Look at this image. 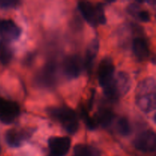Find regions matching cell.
I'll list each match as a JSON object with an SVG mask.
<instances>
[{
  "label": "cell",
  "instance_id": "6da1fadb",
  "mask_svg": "<svg viewBox=\"0 0 156 156\" xmlns=\"http://www.w3.org/2000/svg\"><path fill=\"white\" fill-rule=\"evenodd\" d=\"M114 65L110 57H105L101 61L98 68V82L104 90L105 96L111 100L120 98L114 82Z\"/></svg>",
  "mask_w": 156,
  "mask_h": 156
},
{
  "label": "cell",
  "instance_id": "7c38bea8",
  "mask_svg": "<svg viewBox=\"0 0 156 156\" xmlns=\"http://www.w3.org/2000/svg\"><path fill=\"white\" fill-rule=\"evenodd\" d=\"M98 50L99 41L97 38H94L88 45L86 51V55H85V62H84V66L85 67V69H86L88 73H91V69H92L94 59L97 57Z\"/></svg>",
  "mask_w": 156,
  "mask_h": 156
},
{
  "label": "cell",
  "instance_id": "4fadbf2b",
  "mask_svg": "<svg viewBox=\"0 0 156 156\" xmlns=\"http://www.w3.org/2000/svg\"><path fill=\"white\" fill-rule=\"evenodd\" d=\"M133 50L139 60H144L149 55V46L146 40L143 37H136L133 40Z\"/></svg>",
  "mask_w": 156,
  "mask_h": 156
},
{
  "label": "cell",
  "instance_id": "d6986e66",
  "mask_svg": "<svg viewBox=\"0 0 156 156\" xmlns=\"http://www.w3.org/2000/svg\"><path fill=\"white\" fill-rule=\"evenodd\" d=\"M117 129L119 133L122 136H129L131 133V126L129 120L126 117H120L117 123Z\"/></svg>",
  "mask_w": 156,
  "mask_h": 156
},
{
  "label": "cell",
  "instance_id": "9c48e42d",
  "mask_svg": "<svg viewBox=\"0 0 156 156\" xmlns=\"http://www.w3.org/2000/svg\"><path fill=\"white\" fill-rule=\"evenodd\" d=\"M33 131L29 129H11L6 132L5 139L11 147H20L32 136Z\"/></svg>",
  "mask_w": 156,
  "mask_h": 156
},
{
  "label": "cell",
  "instance_id": "ffe728a7",
  "mask_svg": "<svg viewBox=\"0 0 156 156\" xmlns=\"http://www.w3.org/2000/svg\"><path fill=\"white\" fill-rule=\"evenodd\" d=\"M80 114L81 117H82V120L85 123V126H87L89 130H94L97 127V124H96L95 121L93 118H91L89 115H88V113L86 110L85 109V108H82L80 110Z\"/></svg>",
  "mask_w": 156,
  "mask_h": 156
},
{
  "label": "cell",
  "instance_id": "30bf717a",
  "mask_svg": "<svg viewBox=\"0 0 156 156\" xmlns=\"http://www.w3.org/2000/svg\"><path fill=\"white\" fill-rule=\"evenodd\" d=\"M83 67V62L79 56L72 55L66 58L63 63V70L67 78L76 79L81 74Z\"/></svg>",
  "mask_w": 156,
  "mask_h": 156
},
{
  "label": "cell",
  "instance_id": "7402d4cb",
  "mask_svg": "<svg viewBox=\"0 0 156 156\" xmlns=\"http://www.w3.org/2000/svg\"><path fill=\"white\" fill-rule=\"evenodd\" d=\"M47 156H54V155H52V154H50V155H47Z\"/></svg>",
  "mask_w": 156,
  "mask_h": 156
},
{
  "label": "cell",
  "instance_id": "3957f363",
  "mask_svg": "<svg viewBox=\"0 0 156 156\" xmlns=\"http://www.w3.org/2000/svg\"><path fill=\"white\" fill-rule=\"evenodd\" d=\"M48 113L53 119L70 134H75L79 129L77 114L68 107H53L48 109Z\"/></svg>",
  "mask_w": 156,
  "mask_h": 156
},
{
  "label": "cell",
  "instance_id": "44dd1931",
  "mask_svg": "<svg viewBox=\"0 0 156 156\" xmlns=\"http://www.w3.org/2000/svg\"><path fill=\"white\" fill-rule=\"evenodd\" d=\"M19 2L14 0H0V9H13L16 8Z\"/></svg>",
  "mask_w": 156,
  "mask_h": 156
},
{
  "label": "cell",
  "instance_id": "277c9868",
  "mask_svg": "<svg viewBox=\"0 0 156 156\" xmlns=\"http://www.w3.org/2000/svg\"><path fill=\"white\" fill-rule=\"evenodd\" d=\"M78 8L84 19L90 25L95 27L98 24H105L106 23L105 10L101 4L94 6L88 2H79Z\"/></svg>",
  "mask_w": 156,
  "mask_h": 156
},
{
  "label": "cell",
  "instance_id": "603a6c76",
  "mask_svg": "<svg viewBox=\"0 0 156 156\" xmlns=\"http://www.w3.org/2000/svg\"><path fill=\"white\" fill-rule=\"evenodd\" d=\"M0 153H1V146H0Z\"/></svg>",
  "mask_w": 156,
  "mask_h": 156
},
{
  "label": "cell",
  "instance_id": "9a60e30c",
  "mask_svg": "<svg viewBox=\"0 0 156 156\" xmlns=\"http://www.w3.org/2000/svg\"><path fill=\"white\" fill-rule=\"evenodd\" d=\"M114 82H115L116 88L120 96L125 94L129 90L131 81L130 78L126 73H119L117 78L114 79Z\"/></svg>",
  "mask_w": 156,
  "mask_h": 156
},
{
  "label": "cell",
  "instance_id": "8fae6325",
  "mask_svg": "<svg viewBox=\"0 0 156 156\" xmlns=\"http://www.w3.org/2000/svg\"><path fill=\"white\" fill-rule=\"evenodd\" d=\"M21 30L13 21L10 19H0V36L5 41H15L18 39Z\"/></svg>",
  "mask_w": 156,
  "mask_h": 156
},
{
  "label": "cell",
  "instance_id": "e0dca14e",
  "mask_svg": "<svg viewBox=\"0 0 156 156\" xmlns=\"http://www.w3.org/2000/svg\"><path fill=\"white\" fill-rule=\"evenodd\" d=\"M74 156H101L97 148L85 144H78L74 147Z\"/></svg>",
  "mask_w": 156,
  "mask_h": 156
},
{
  "label": "cell",
  "instance_id": "8992f818",
  "mask_svg": "<svg viewBox=\"0 0 156 156\" xmlns=\"http://www.w3.org/2000/svg\"><path fill=\"white\" fill-rule=\"evenodd\" d=\"M20 114L18 105L12 101L0 97V121L5 124H10Z\"/></svg>",
  "mask_w": 156,
  "mask_h": 156
},
{
  "label": "cell",
  "instance_id": "ac0fdd59",
  "mask_svg": "<svg viewBox=\"0 0 156 156\" xmlns=\"http://www.w3.org/2000/svg\"><path fill=\"white\" fill-rule=\"evenodd\" d=\"M128 12L143 22H149L150 21V15L149 12L146 10H141L139 9L138 5H130L128 9Z\"/></svg>",
  "mask_w": 156,
  "mask_h": 156
},
{
  "label": "cell",
  "instance_id": "52a82bcc",
  "mask_svg": "<svg viewBox=\"0 0 156 156\" xmlns=\"http://www.w3.org/2000/svg\"><path fill=\"white\" fill-rule=\"evenodd\" d=\"M57 79V68L55 62H49L38 73L36 81L38 85L48 88L55 85Z\"/></svg>",
  "mask_w": 156,
  "mask_h": 156
},
{
  "label": "cell",
  "instance_id": "7a4b0ae2",
  "mask_svg": "<svg viewBox=\"0 0 156 156\" xmlns=\"http://www.w3.org/2000/svg\"><path fill=\"white\" fill-rule=\"evenodd\" d=\"M155 83L152 78L144 79L139 85L136 93L137 106L145 113L155 108Z\"/></svg>",
  "mask_w": 156,
  "mask_h": 156
},
{
  "label": "cell",
  "instance_id": "ba28073f",
  "mask_svg": "<svg viewBox=\"0 0 156 156\" xmlns=\"http://www.w3.org/2000/svg\"><path fill=\"white\" fill-rule=\"evenodd\" d=\"M50 154L54 156H65L71 147V140L67 136H53L48 140Z\"/></svg>",
  "mask_w": 156,
  "mask_h": 156
},
{
  "label": "cell",
  "instance_id": "5b68a950",
  "mask_svg": "<svg viewBox=\"0 0 156 156\" xmlns=\"http://www.w3.org/2000/svg\"><path fill=\"white\" fill-rule=\"evenodd\" d=\"M134 146L143 152H153L156 148V135L153 130L147 129L139 133L134 140Z\"/></svg>",
  "mask_w": 156,
  "mask_h": 156
},
{
  "label": "cell",
  "instance_id": "2e32d148",
  "mask_svg": "<svg viewBox=\"0 0 156 156\" xmlns=\"http://www.w3.org/2000/svg\"><path fill=\"white\" fill-rule=\"evenodd\" d=\"M13 51L9 41L0 40V63L7 65L12 60Z\"/></svg>",
  "mask_w": 156,
  "mask_h": 156
},
{
  "label": "cell",
  "instance_id": "5bb4252c",
  "mask_svg": "<svg viewBox=\"0 0 156 156\" xmlns=\"http://www.w3.org/2000/svg\"><path fill=\"white\" fill-rule=\"evenodd\" d=\"M114 114L111 110L107 109V108H101L97 112L95 115V121L96 124H99L102 127L106 128L111 126L114 120Z\"/></svg>",
  "mask_w": 156,
  "mask_h": 156
}]
</instances>
